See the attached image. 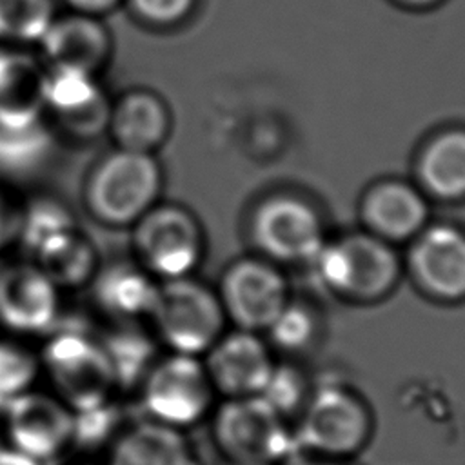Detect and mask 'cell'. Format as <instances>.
I'll return each instance as SVG.
<instances>
[{"instance_id": "cell-1", "label": "cell", "mask_w": 465, "mask_h": 465, "mask_svg": "<svg viewBox=\"0 0 465 465\" xmlns=\"http://www.w3.org/2000/svg\"><path fill=\"white\" fill-rule=\"evenodd\" d=\"M307 265L314 269L318 283L358 303L389 296L403 272V262L394 245L365 229L334 240L327 238Z\"/></svg>"}, {"instance_id": "cell-2", "label": "cell", "mask_w": 465, "mask_h": 465, "mask_svg": "<svg viewBox=\"0 0 465 465\" xmlns=\"http://www.w3.org/2000/svg\"><path fill=\"white\" fill-rule=\"evenodd\" d=\"M162 191V167L154 154L114 149L87 174L84 203L107 227H133Z\"/></svg>"}, {"instance_id": "cell-3", "label": "cell", "mask_w": 465, "mask_h": 465, "mask_svg": "<svg viewBox=\"0 0 465 465\" xmlns=\"http://www.w3.org/2000/svg\"><path fill=\"white\" fill-rule=\"evenodd\" d=\"M40 371L73 412L94 409L114 400L118 391L114 371L104 343L84 331L62 329L45 341Z\"/></svg>"}, {"instance_id": "cell-4", "label": "cell", "mask_w": 465, "mask_h": 465, "mask_svg": "<svg viewBox=\"0 0 465 465\" xmlns=\"http://www.w3.org/2000/svg\"><path fill=\"white\" fill-rule=\"evenodd\" d=\"M149 318L171 352L198 358L223 334L227 320L218 292L193 276L160 282Z\"/></svg>"}, {"instance_id": "cell-5", "label": "cell", "mask_w": 465, "mask_h": 465, "mask_svg": "<svg viewBox=\"0 0 465 465\" xmlns=\"http://www.w3.org/2000/svg\"><path fill=\"white\" fill-rule=\"evenodd\" d=\"M133 251L158 282L185 278L203 258V231L189 209L156 203L133 225Z\"/></svg>"}, {"instance_id": "cell-6", "label": "cell", "mask_w": 465, "mask_h": 465, "mask_svg": "<svg viewBox=\"0 0 465 465\" xmlns=\"http://www.w3.org/2000/svg\"><path fill=\"white\" fill-rule=\"evenodd\" d=\"M138 391L145 418L183 430L207 414L214 387L198 356L171 352L156 358Z\"/></svg>"}, {"instance_id": "cell-7", "label": "cell", "mask_w": 465, "mask_h": 465, "mask_svg": "<svg viewBox=\"0 0 465 465\" xmlns=\"http://www.w3.org/2000/svg\"><path fill=\"white\" fill-rule=\"evenodd\" d=\"M4 445L51 465L74 449V412L51 391L31 389L2 412Z\"/></svg>"}, {"instance_id": "cell-8", "label": "cell", "mask_w": 465, "mask_h": 465, "mask_svg": "<svg viewBox=\"0 0 465 465\" xmlns=\"http://www.w3.org/2000/svg\"><path fill=\"white\" fill-rule=\"evenodd\" d=\"M251 236L263 258L280 263H309L327 240L318 209L287 193L267 196L256 205Z\"/></svg>"}, {"instance_id": "cell-9", "label": "cell", "mask_w": 465, "mask_h": 465, "mask_svg": "<svg viewBox=\"0 0 465 465\" xmlns=\"http://www.w3.org/2000/svg\"><path fill=\"white\" fill-rule=\"evenodd\" d=\"M238 329L265 331L291 300L289 285L274 262L267 258H242L231 263L216 291Z\"/></svg>"}, {"instance_id": "cell-10", "label": "cell", "mask_w": 465, "mask_h": 465, "mask_svg": "<svg viewBox=\"0 0 465 465\" xmlns=\"http://www.w3.org/2000/svg\"><path fill=\"white\" fill-rule=\"evenodd\" d=\"M416 287L438 302L465 300V229L427 223L411 242L403 262Z\"/></svg>"}, {"instance_id": "cell-11", "label": "cell", "mask_w": 465, "mask_h": 465, "mask_svg": "<svg viewBox=\"0 0 465 465\" xmlns=\"http://www.w3.org/2000/svg\"><path fill=\"white\" fill-rule=\"evenodd\" d=\"M300 436L305 447L325 456L358 452L371 432L365 405L341 387H322L307 403Z\"/></svg>"}, {"instance_id": "cell-12", "label": "cell", "mask_w": 465, "mask_h": 465, "mask_svg": "<svg viewBox=\"0 0 465 465\" xmlns=\"http://www.w3.org/2000/svg\"><path fill=\"white\" fill-rule=\"evenodd\" d=\"M216 438L240 465H265L287 449L280 414L260 396L232 398L216 420Z\"/></svg>"}, {"instance_id": "cell-13", "label": "cell", "mask_w": 465, "mask_h": 465, "mask_svg": "<svg viewBox=\"0 0 465 465\" xmlns=\"http://www.w3.org/2000/svg\"><path fill=\"white\" fill-rule=\"evenodd\" d=\"M360 218L365 231L396 245L411 242L429 223V202L416 183L385 178L363 193Z\"/></svg>"}, {"instance_id": "cell-14", "label": "cell", "mask_w": 465, "mask_h": 465, "mask_svg": "<svg viewBox=\"0 0 465 465\" xmlns=\"http://www.w3.org/2000/svg\"><path fill=\"white\" fill-rule=\"evenodd\" d=\"M60 291L31 263L0 267V323L18 334L49 331L58 316Z\"/></svg>"}, {"instance_id": "cell-15", "label": "cell", "mask_w": 465, "mask_h": 465, "mask_svg": "<svg viewBox=\"0 0 465 465\" xmlns=\"http://www.w3.org/2000/svg\"><path fill=\"white\" fill-rule=\"evenodd\" d=\"M45 111L69 136L89 140L107 131L111 100L91 74L47 69Z\"/></svg>"}, {"instance_id": "cell-16", "label": "cell", "mask_w": 465, "mask_h": 465, "mask_svg": "<svg viewBox=\"0 0 465 465\" xmlns=\"http://www.w3.org/2000/svg\"><path fill=\"white\" fill-rule=\"evenodd\" d=\"M205 354L213 387L231 398L260 394L274 367L267 343L245 329L222 334Z\"/></svg>"}, {"instance_id": "cell-17", "label": "cell", "mask_w": 465, "mask_h": 465, "mask_svg": "<svg viewBox=\"0 0 465 465\" xmlns=\"http://www.w3.org/2000/svg\"><path fill=\"white\" fill-rule=\"evenodd\" d=\"M40 49L49 69H69L96 76L111 56V35L96 16L71 13L54 16Z\"/></svg>"}, {"instance_id": "cell-18", "label": "cell", "mask_w": 465, "mask_h": 465, "mask_svg": "<svg viewBox=\"0 0 465 465\" xmlns=\"http://www.w3.org/2000/svg\"><path fill=\"white\" fill-rule=\"evenodd\" d=\"M171 131V113L160 94L129 89L111 102L107 131L116 149L153 154Z\"/></svg>"}, {"instance_id": "cell-19", "label": "cell", "mask_w": 465, "mask_h": 465, "mask_svg": "<svg viewBox=\"0 0 465 465\" xmlns=\"http://www.w3.org/2000/svg\"><path fill=\"white\" fill-rule=\"evenodd\" d=\"M47 69L25 53L0 51V129L25 131L45 113Z\"/></svg>"}, {"instance_id": "cell-20", "label": "cell", "mask_w": 465, "mask_h": 465, "mask_svg": "<svg viewBox=\"0 0 465 465\" xmlns=\"http://www.w3.org/2000/svg\"><path fill=\"white\" fill-rule=\"evenodd\" d=\"M107 465H193L180 429L143 418L124 425L107 447Z\"/></svg>"}, {"instance_id": "cell-21", "label": "cell", "mask_w": 465, "mask_h": 465, "mask_svg": "<svg viewBox=\"0 0 465 465\" xmlns=\"http://www.w3.org/2000/svg\"><path fill=\"white\" fill-rule=\"evenodd\" d=\"M416 185L441 202L465 198V129L434 134L416 160Z\"/></svg>"}, {"instance_id": "cell-22", "label": "cell", "mask_w": 465, "mask_h": 465, "mask_svg": "<svg viewBox=\"0 0 465 465\" xmlns=\"http://www.w3.org/2000/svg\"><path fill=\"white\" fill-rule=\"evenodd\" d=\"M98 305L114 318L134 320L151 314L160 282L140 263L116 262L93 278Z\"/></svg>"}, {"instance_id": "cell-23", "label": "cell", "mask_w": 465, "mask_h": 465, "mask_svg": "<svg viewBox=\"0 0 465 465\" xmlns=\"http://www.w3.org/2000/svg\"><path fill=\"white\" fill-rule=\"evenodd\" d=\"M31 256L58 291L87 285L100 269L93 242L78 227L49 238Z\"/></svg>"}, {"instance_id": "cell-24", "label": "cell", "mask_w": 465, "mask_h": 465, "mask_svg": "<svg viewBox=\"0 0 465 465\" xmlns=\"http://www.w3.org/2000/svg\"><path fill=\"white\" fill-rule=\"evenodd\" d=\"M102 343L111 360L118 391L138 387L145 372L156 361L154 343L142 332L127 329Z\"/></svg>"}, {"instance_id": "cell-25", "label": "cell", "mask_w": 465, "mask_h": 465, "mask_svg": "<svg viewBox=\"0 0 465 465\" xmlns=\"http://www.w3.org/2000/svg\"><path fill=\"white\" fill-rule=\"evenodd\" d=\"M54 16L53 0H0V42H40Z\"/></svg>"}, {"instance_id": "cell-26", "label": "cell", "mask_w": 465, "mask_h": 465, "mask_svg": "<svg viewBox=\"0 0 465 465\" xmlns=\"http://www.w3.org/2000/svg\"><path fill=\"white\" fill-rule=\"evenodd\" d=\"M40 358L18 340L0 338V412L2 409L36 387Z\"/></svg>"}, {"instance_id": "cell-27", "label": "cell", "mask_w": 465, "mask_h": 465, "mask_svg": "<svg viewBox=\"0 0 465 465\" xmlns=\"http://www.w3.org/2000/svg\"><path fill=\"white\" fill-rule=\"evenodd\" d=\"M76 227L69 209L53 198H35L22 205L18 242L33 254L49 238Z\"/></svg>"}, {"instance_id": "cell-28", "label": "cell", "mask_w": 465, "mask_h": 465, "mask_svg": "<svg viewBox=\"0 0 465 465\" xmlns=\"http://www.w3.org/2000/svg\"><path fill=\"white\" fill-rule=\"evenodd\" d=\"M265 331L278 349L302 351L312 343L318 332V320L307 305L291 298Z\"/></svg>"}, {"instance_id": "cell-29", "label": "cell", "mask_w": 465, "mask_h": 465, "mask_svg": "<svg viewBox=\"0 0 465 465\" xmlns=\"http://www.w3.org/2000/svg\"><path fill=\"white\" fill-rule=\"evenodd\" d=\"M47 151V134L40 125L25 131L0 129V163L22 169Z\"/></svg>"}, {"instance_id": "cell-30", "label": "cell", "mask_w": 465, "mask_h": 465, "mask_svg": "<svg viewBox=\"0 0 465 465\" xmlns=\"http://www.w3.org/2000/svg\"><path fill=\"white\" fill-rule=\"evenodd\" d=\"M303 394V380L298 371L289 365L272 367L265 385L262 387L260 396L269 407H272L280 416L287 411H292Z\"/></svg>"}, {"instance_id": "cell-31", "label": "cell", "mask_w": 465, "mask_h": 465, "mask_svg": "<svg viewBox=\"0 0 465 465\" xmlns=\"http://www.w3.org/2000/svg\"><path fill=\"white\" fill-rule=\"evenodd\" d=\"M131 13L143 24L169 27L183 22L198 0H124Z\"/></svg>"}, {"instance_id": "cell-32", "label": "cell", "mask_w": 465, "mask_h": 465, "mask_svg": "<svg viewBox=\"0 0 465 465\" xmlns=\"http://www.w3.org/2000/svg\"><path fill=\"white\" fill-rule=\"evenodd\" d=\"M22 203L0 187V252L18 240Z\"/></svg>"}, {"instance_id": "cell-33", "label": "cell", "mask_w": 465, "mask_h": 465, "mask_svg": "<svg viewBox=\"0 0 465 465\" xmlns=\"http://www.w3.org/2000/svg\"><path fill=\"white\" fill-rule=\"evenodd\" d=\"M73 13H82L89 16L100 18L102 15H107L114 11L124 0H64Z\"/></svg>"}, {"instance_id": "cell-34", "label": "cell", "mask_w": 465, "mask_h": 465, "mask_svg": "<svg viewBox=\"0 0 465 465\" xmlns=\"http://www.w3.org/2000/svg\"><path fill=\"white\" fill-rule=\"evenodd\" d=\"M0 465H42L36 460L7 447V445H0Z\"/></svg>"}, {"instance_id": "cell-35", "label": "cell", "mask_w": 465, "mask_h": 465, "mask_svg": "<svg viewBox=\"0 0 465 465\" xmlns=\"http://www.w3.org/2000/svg\"><path fill=\"white\" fill-rule=\"evenodd\" d=\"M396 4L407 7V9H430L441 4L443 0H394Z\"/></svg>"}, {"instance_id": "cell-36", "label": "cell", "mask_w": 465, "mask_h": 465, "mask_svg": "<svg viewBox=\"0 0 465 465\" xmlns=\"http://www.w3.org/2000/svg\"><path fill=\"white\" fill-rule=\"evenodd\" d=\"M64 465H107L105 460H94V458H82V460H74V461H67Z\"/></svg>"}, {"instance_id": "cell-37", "label": "cell", "mask_w": 465, "mask_h": 465, "mask_svg": "<svg viewBox=\"0 0 465 465\" xmlns=\"http://www.w3.org/2000/svg\"><path fill=\"white\" fill-rule=\"evenodd\" d=\"M303 465H338V463H327V461H318V463H303Z\"/></svg>"}, {"instance_id": "cell-38", "label": "cell", "mask_w": 465, "mask_h": 465, "mask_svg": "<svg viewBox=\"0 0 465 465\" xmlns=\"http://www.w3.org/2000/svg\"><path fill=\"white\" fill-rule=\"evenodd\" d=\"M238 465H240V463H238Z\"/></svg>"}]
</instances>
